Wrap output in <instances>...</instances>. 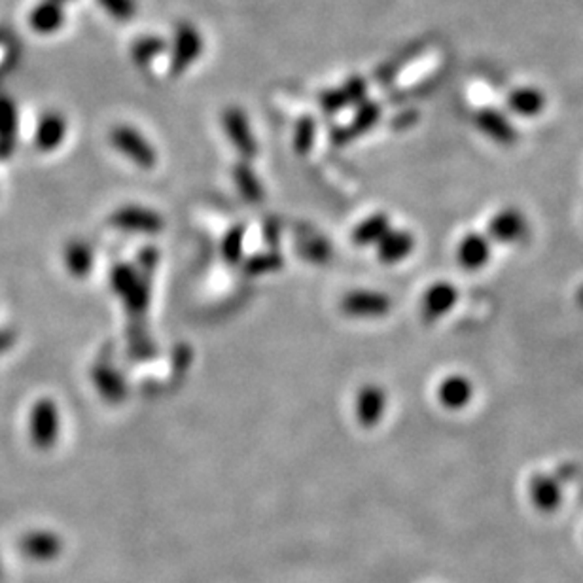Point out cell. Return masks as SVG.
<instances>
[{"mask_svg":"<svg viewBox=\"0 0 583 583\" xmlns=\"http://www.w3.org/2000/svg\"><path fill=\"white\" fill-rule=\"evenodd\" d=\"M110 287L114 290L131 316H142L150 304V288L144 275L133 266L120 263L110 273Z\"/></svg>","mask_w":583,"mask_h":583,"instance_id":"obj_1","label":"cell"},{"mask_svg":"<svg viewBox=\"0 0 583 583\" xmlns=\"http://www.w3.org/2000/svg\"><path fill=\"white\" fill-rule=\"evenodd\" d=\"M29 434L36 447L48 449L59 436V407L55 400L44 396L36 400L29 411Z\"/></svg>","mask_w":583,"mask_h":583,"instance_id":"obj_3","label":"cell"},{"mask_svg":"<svg viewBox=\"0 0 583 583\" xmlns=\"http://www.w3.org/2000/svg\"><path fill=\"white\" fill-rule=\"evenodd\" d=\"M387 392L379 385H366L356 396V417L364 426L378 424L387 411Z\"/></svg>","mask_w":583,"mask_h":583,"instance_id":"obj_12","label":"cell"},{"mask_svg":"<svg viewBox=\"0 0 583 583\" xmlns=\"http://www.w3.org/2000/svg\"><path fill=\"white\" fill-rule=\"evenodd\" d=\"M99 5L118 23L133 22L139 12L137 0H99Z\"/></svg>","mask_w":583,"mask_h":583,"instance_id":"obj_26","label":"cell"},{"mask_svg":"<svg viewBox=\"0 0 583 583\" xmlns=\"http://www.w3.org/2000/svg\"><path fill=\"white\" fill-rule=\"evenodd\" d=\"M474 383L469 381L462 373H451L442 383L438 385L436 396L438 402L449 409V411H459L464 409L474 398Z\"/></svg>","mask_w":583,"mask_h":583,"instance_id":"obj_10","label":"cell"},{"mask_svg":"<svg viewBox=\"0 0 583 583\" xmlns=\"http://www.w3.org/2000/svg\"><path fill=\"white\" fill-rule=\"evenodd\" d=\"M507 106L523 118H534L545 108V97L536 87H517L507 97Z\"/></svg>","mask_w":583,"mask_h":583,"instance_id":"obj_20","label":"cell"},{"mask_svg":"<svg viewBox=\"0 0 583 583\" xmlns=\"http://www.w3.org/2000/svg\"><path fill=\"white\" fill-rule=\"evenodd\" d=\"M201 51H203V39L199 31L190 23L178 25L175 32L171 67H169L173 77H180V74H184L187 68H190L192 63L201 55Z\"/></svg>","mask_w":583,"mask_h":583,"instance_id":"obj_5","label":"cell"},{"mask_svg":"<svg viewBox=\"0 0 583 583\" xmlns=\"http://www.w3.org/2000/svg\"><path fill=\"white\" fill-rule=\"evenodd\" d=\"M491 260V239L481 233H468L457 247V261L466 271H479Z\"/></svg>","mask_w":583,"mask_h":583,"instance_id":"obj_11","label":"cell"},{"mask_svg":"<svg viewBox=\"0 0 583 583\" xmlns=\"http://www.w3.org/2000/svg\"><path fill=\"white\" fill-rule=\"evenodd\" d=\"M91 379H93V385H96V388L99 390V394H101L105 402L120 404L125 398L127 388H125L122 375L114 368H112L110 364L93 366Z\"/></svg>","mask_w":583,"mask_h":583,"instance_id":"obj_16","label":"cell"},{"mask_svg":"<svg viewBox=\"0 0 583 583\" xmlns=\"http://www.w3.org/2000/svg\"><path fill=\"white\" fill-rule=\"evenodd\" d=\"M526 233V220L517 209H502L488 223V237L498 242H515Z\"/></svg>","mask_w":583,"mask_h":583,"instance_id":"obj_14","label":"cell"},{"mask_svg":"<svg viewBox=\"0 0 583 583\" xmlns=\"http://www.w3.org/2000/svg\"><path fill=\"white\" fill-rule=\"evenodd\" d=\"M68 133V122L58 110H48L41 116L34 131V144L41 152H53L58 150Z\"/></svg>","mask_w":583,"mask_h":583,"instance_id":"obj_8","label":"cell"},{"mask_svg":"<svg viewBox=\"0 0 583 583\" xmlns=\"http://www.w3.org/2000/svg\"><path fill=\"white\" fill-rule=\"evenodd\" d=\"M314 120L311 116L302 118L296 125V133H294V146L299 154L309 152L313 142H314Z\"/></svg>","mask_w":583,"mask_h":583,"instance_id":"obj_28","label":"cell"},{"mask_svg":"<svg viewBox=\"0 0 583 583\" xmlns=\"http://www.w3.org/2000/svg\"><path fill=\"white\" fill-rule=\"evenodd\" d=\"M63 260L70 275H74L77 278H84L86 275H89L93 268V251L86 241L74 239L65 244Z\"/></svg>","mask_w":583,"mask_h":583,"instance_id":"obj_21","label":"cell"},{"mask_svg":"<svg viewBox=\"0 0 583 583\" xmlns=\"http://www.w3.org/2000/svg\"><path fill=\"white\" fill-rule=\"evenodd\" d=\"M110 142L122 156L142 169H152L158 163L156 148L135 127L116 125L110 131Z\"/></svg>","mask_w":583,"mask_h":583,"instance_id":"obj_2","label":"cell"},{"mask_svg":"<svg viewBox=\"0 0 583 583\" xmlns=\"http://www.w3.org/2000/svg\"><path fill=\"white\" fill-rule=\"evenodd\" d=\"M223 129L230 142L237 148V152L242 156L256 154V139L251 129L249 118L241 108H228L223 112Z\"/></svg>","mask_w":583,"mask_h":583,"instance_id":"obj_9","label":"cell"},{"mask_svg":"<svg viewBox=\"0 0 583 583\" xmlns=\"http://www.w3.org/2000/svg\"><path fill=\"white\" fill-rule=\"evenodd\" d=\"M392 228L390 220L387 214H373L362 220L352 233V241L359 247H369V244H378Z\"/></svg>","mask_w":583,"mask_h":583,"instance_id":"obj_22","label":"cell"},{"mask_svg":"<svg viewBox=\"0 0 583 583\" xmlns=\"http://www.w3.org/2000/svg\"><path fill=\"white\" fill-rule=\"evenodd\" d=\"M65 23V6L55 0H41L29 12V25L39 34L58 32Z\"/></svg>","mask_w":583,"mask_h":583,"instance_id":"obj_15","label":"cell"},{"mask_svg":"<svg viewBox=\"0 0 583 583\" xmlns=\"http://www.w3.org/2000/svg\"><path fill=\"white\" fill-rule=\"evenodd\" d=\"M342 309L352 318H381L392 309V299L378 290H354L343 297Z\"/></svg>","mask_w":583,"mask_h":583,"instance_id":"obj_6","label":"cell"},{"mask_svg":"<svg viewBox=\"0 0 583 583\" xmlns=\"http://www.w3.org/2000/svg\"><path fill=\"white\" fill-rule=\"evenodd\" d=\"M110 223L114 228L127 232V233H146V235H156L163 230V218L146 209V206L139 205H125L120 206L118 211L112 213Z\"/></svg>","mask_w":583,"mask_h":583,"instance_id":"obj_4","label":"cell"},{"mask_svg":"<svg viewBox=\"0 0 583 583\" xmlns=\"http://www.w3.org/2000/svg\"><path fill=\"white\" fill-rule=\"evenodd\" d=\"M55 3H59V5H63V6H65L67 3H70V0H55Z\"/></svg>","mask_w":583,"mask_h":583,"instance_id":"obj_31","label":"cell"},{"mask_svg":"<svg viewBox=\"0 0 583 583\" xmlns=\"http://www.w3.org/2000/svg\"><path fill=\"white\" fill-rule=\"evenodd\" d=\"M165 50V42L159 39V36H144V39L137 41L133 44V59L139 67H148L152 63L158 55H161Z\"/></svg>","mask_w":583,"mask_h":583,"instance_id":"obj_25","label":"cell"},{"mask_svg":"<svg viewBox=\"0 0 583 583\" xmlns=\"http://www.w3.org/2000/svg\"><path fill=\"white\" fill-rule=\"evenodd\" d=\"M17 125H20V114H17L15 103L0 96V159H8L15 148Z\"/></svg>","mask_w":583,"mask_h":583,"instance_id":"obj_18","label":"cell"},{"mask_svg":"<svg viewBox=\"0 0 583 583\" xmlns=\"http://www.w3.org/2000/svg\"><path fill=\"white\" fill-rule=\"evenodd\" d=\"M476 123L488 139H493L498 144L510 146L517 139V133L512 127V123L507 122V118L504 114H500V112H496L495 108H483L481 112H478Z\"/></svg>","mask_w":583,"mask_h":583,"instance_id":"obj_17","label":"cell"},{"mask_svg":"<svg viewBox=\"0 0 583 583\" xmlns=\"http://www.w3.org/2000/svg\"><path fill=\"white\" fill-rule=\"evenodd\" d=\"M366 96V82L362 78H351L345 86L332 89L321 97V105L326 112L333 114V112H340L351 105L360 103Z\"/></svg>","mask_w":583,"mask_h":583,"instance_id":"obj_19","label":"cell"},{"mask_svg":"<svg viewBox=\"0 0 583 583\" xmlns=\"http://www.w3.org/2000/svg\"><path fill=\"white\" fill-rule=\"evenodd\" d=\"M379 116H381V110H379L378 105H375V103H364L360 106V110L356 112L354 120L345 129H342L340 135H337V137L349 141L351 137L364 135L366 131H369L375 123H378Z\"/></svg>","mask_w":583,"mask_h":583,"instance_id":"obj_24","label":"cell"},{"mask_svg":"<svg viewBox=\"0 0 583 583\" xmlns=\"http://www.w3.org/2000/svg\"><path fill=\"white\" fill-rule=\"evenodd\" d=\"M241 244H242V233L239 230H233L228 239H225L223 242V252H225V258L235 261L239 256H241Z\"/></svg>","mask_w":583,"mask_h":583,"instance_id":"obj_29","label":"cell"},{"mask_svg":"<svg viewBox=\"0 0 583 583\" xmlns=\"http://www.w3.org/2000/svg\"><path fill=\"white\" fill-rule=\"evenodd\" d=\"M378 249V256L383 263H400L405 258H409L415 251V237L407 230H388V233L375 244Z\"/></svg>","mask_w":583,"mask_h":583,"instance_id":"obj_13","label":"cell"},{"mask_svg":"<svg viewBox=\"0 0 583 583\" xmlns=\"http://www.w3.org/2000/svg\"><path fill=\"white\" fill-rule=\"evenodd\" d=\"M15 342V333L12 330H0V354L6 352Z\"/></svg>","mask_w":583,"mask_h":583,"instance_id":"obj_30","label":"cell"},{"mask_svg":"<svg viewBox=\"0 0 583 583\" xmlns=\"http://www.w3.org/2000/svg\"><path fill=\"white\" fill-rule=\"evenodd\" d=\"M531 496L534 506L542 512H553L560 504V491L553 479L538 476L531 483Z\"/></svg>","mask_w":583,"mask_h":583,"instance_id":"obj_23","label":"cell"},{"mask_svg":"<svg viewBox=\"0 0 583 583\" xmlns=\"http://www.w3.org/2000/svg\"><path fill=\"white\" fill-rule=\"evenodd\" d=\"M235 180H237L239 190H241V194L244 197L251 199V201L260 199V196H261V186H260L258 178L254 177L252 169L249 165H237L235 167Z\"/></svg>","mask_w":583,"mask_h":583,"instance_id":"obj_27","label":"cell"},{"mask_svg":"<svg viewBox=\"0 0 583 583\" xmlns=\"http://www.w3.org/2000/svg\"><path fill=\"white\" fill-rule=\"evenodd\" d=\"M459 290L457 287L451 285L447 280L434 282L430 288H426L423 302H421V313L426 323H436L445 314L453 311V307L459 302Z\"/></svg>","mask_w":583,"mask_h":583,"instance_id":"obj_7","label":"cell"}]
</instances>
